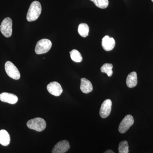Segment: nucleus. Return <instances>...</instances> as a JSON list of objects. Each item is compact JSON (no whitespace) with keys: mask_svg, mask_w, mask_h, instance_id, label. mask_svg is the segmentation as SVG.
Listing matches in <instances>:
<instances>
[{"mask_svg":"<svg viewBox=\"0 0 153 153\" xmlns=\"http://www.w3.org/2000/svg\"><path fill=\"white\" fill-rule=\"evenodd\" d=\"M115 45V41L112 38H110L109 36H104L102 40V46L106 51H110L114 49Z\"/></svg>","mask_w":153,"mask_h":153,"instance_id":"10","label":"nucleus"},{"mask_svg":"<svg viewBox=\"0 0 153 153\" xmlns=\"http://www.w3.org/2000/svg\"><path fill=\"white\" fill-rule=\"evenodd\" d=\"M49 93L55 96H59L63 92V89L60 83L54 81L49 83L47 86Z\"/></svg>","mask_w":153,"mask_h":153,"instance_id":"9","label":"nucleus"},{"mask_svg":"<svg viewBox=\"0 0 153 153\" xmlns=\"http://www.w3.org/2000/svg\"><path fill=\"white\" fill-rule=\"evenodd\" d=\"M118 150L119 153H128L129 146L127 141H123L120 143Z\"/></svg>","mask_w":153,"mask_h":153,"instance_id":"19","label":"nucleus"},{"mask_svg":"<svg viewBox=\"0 0 153 153\" xmlns=\"http://www.w3.org/2000/svg\"><path fill=\"white\" fill-rule=\"evenodd\" d=\"M134 123V118L131 115H127L121 122L119 126V131L124 134L127 131Z\"/></svg>","mask_w":153,"mask_h":153,"instance_id":"6","label":"nucleus"},{"mask_svg":"<svg viewBox=\"0 0 153 153\" xmlns=\"http://www.w3.org/2000/svg\"><path fill=\"white\" fill-rule=\"evenodd\" d=\"M5 69L7 74L11 78L16 80L20 79L21 74L19 69L10 61L6 62L5 64Z\"/></svg>","mask_w":153,"mask_h":153,"instance_id":"5","label":"nucleus"},{"mask_svg":"<svg viewBox=\"0 0 153 153\" xmlns=\"http://www.w3.org/2000/svg\"><path fill=\"white\" fill-rule=\"evenodd\" d=\"M80 88L83 93L88 94L93 90V86L89 80L86 78H82L81 79Z\"/></svg>","mask_w":153,"mask_h":153,"instance_id":"12","label":"nucleus"},{"mask_svg":"<svg viewBox=\"0 0 153 153\" xmlns=\"http://www.w3.org/2000/svg\"><path fill=\"white\" fill-rule=\"evenodd\" d=\"M112 107V102L110 99L105 100L101 105L100 115L102 118L107 117L110 114Z\"/></svg>","mask_w":153,"mask_h":153,"instance_id":"7","label":"nucleus"},{"mask_svg":"<svg viewBox=\"0 0 153 153\" xmlns=\"http://www.w3.org/2000/svg\"><path fill=\"white\" fill-rule=\"evenodd\" d=\"M137 84V73L133 71L128 75L126 79V85L128 87L132 88L135 87Z\"/></svg>","mask_w":153,"mask_h":153,"instance_id":"13","label":"nucleus"},{"mask_svg":"<svg viewBox=\"0 0 153 153\" xmlns=\"http://www.w3.org/2000/svg\"><path fill=\"white\" fill-rule=\"evenodd\" d=\"M92 1L97 7L100 9H105L108 7V0H90Z\"/></svg>","mask_w":153,"mask_h":153,"instance_id":"18","label":"nucleus"},{"mask_svg":"<svg viewBox=\"0 0 153 153\" xmlns=\"http://www.w3.org/2000/svg\"><path fill=\"white\" fill-rule=\"evenodd\" d=\"M70 149L69 142L66 140L60 141L54 146L52 153H65Z\"/></svg>","mask_w":153,"mask_h":153,"instance_id":"8","label":"nucleus"},{"mask_svg":"<svg viewBox=\"0 0 153 153\" xmlns=\"http://www.w3.org/2000/svg\"><path fill=\"white\" fill-rule=\"evenodd\" d=\"M10 142V137L5 130H0V144L3 146H8Z\"/></svg>","mask_w":153,"mask_h":153,"instance_id":"14","label":"nucleus"},{"mask_svg":"<svg viewBox=\"0 0 153 153\" xmlns=\"http://www.w3.org/2000/svg\"><path fill=\"white\" fill-rule=\"evenodd\" d=\"M89 28L88 25L85 23L79 24L78 27V32L79 35L83 38L88 36Z\"/></svg>","mask_w":153,"mask_h":153,"instance_id":"15","label":"nucleus"},{"mask_svg":"<svg viewBox=\"0 0 153 153\" xmlns=\"http://www.w3.org/2000/svg\"><path fill=\"white\" fill-rule=\"evenodd\" d=\"M0 100L3 102L11 104H16L18 101V97L13 94L4 92L0 94Z\"/></svg>","mask_w":153,"mask_h":153,"instance_id":"11","label":"nucleus"},{"mask_svg":"<svg viewBox=\"0 0 153 153\" xmlns=\"http://www.w3.org/2000/svg\"><path fill=\"white\" fill-rule=\"evenodd\" d=\"M113 65L111 63H105L102 66L100 70L102 73H105L108 76H111L113 74Z\"/></svg>","mask_w":153,"mask_h":153,"instance_id":"17","label":"nucleus"},{"mask_svg":"<svg viewBox=\"0 0 153 153\" xmlns=\"http://www.w3.org/2000/svg\"><path fill=\"white\" fill-rule=\"evenodd\" d=\"M104 153H115L113 151L111 150H108L105 151Z\"/></svg>","mask_w":153,"mask_h":153,"instance_id":"20","label":"nucleus"},{"mask_svg":"<svg viewBox=\"0 0 153 153\" xmlns=\"http://www.w3.org/2000/svg\"><path fill=\"white\" fill-rule=\"evenodd\" d=\"M71 60L76 63H80L82 60V57L80 52L76 49H73L69 52Z\"/></svg>","mask_w":153,"mask_h":153,"instance_id":"16","label":"nucleus"},{"mask_svg":"<svg viewBox=\"0 0 153 153\" xmlns=\"http://www.w3.org/2000/svg\"><path fill=\"white\" fill-rule=\"evenodd\" d=\"M42 7L41 4L38 1H34L30 5L27 16V20L29 22L35 21L41 15Z\"/></svg>","mask_w":153,"mask_h":153,"instance_id":"1","label":"nucleus"},{"mask_svg":"<svg viewBox=\"0 0 153 153\" xmlns=\"http://www.w3.org/2000/svg\"><path fill=\"white\" fill-rule=\"evenodd\" d=\"M52 46V42L47 39H43L36 44L35 52L38 55L44 54L49 52Z\"/></svg>","mask_w":153,"mask_h":153,"instance_id":"3","label":"nucleus"},{"mask_svg":"<svg viewBox=\"0 0 153 153\" xmlns=\"http://www.w3.org/2000/svg\"><path fill=\"white\" fill-rule=\"evenodd\" d=\"M1 25L0 30L3 36L7 38L11 37L13 32V22L12 19L9 17L5 18L2 22Z\"/></svg>","mask_w":153,"mask_h":153,"instance_id":"4","label":"nucleus"},{"mask_svg":"<svg viewBox=\"0 0 153 153\" xmlns=\"http://www.w3.org/2000/svg\"><path fill=\"white\" fill-rule=\"evenodd\" d=\"M27 125L29 128L38 132L44 131L47 126V123L45 120L39 117L30 120L27 122Z\"/></svg>","mask_w":153,"mask_h":153,"instance_id":"2","label":"nucleus"},{"mask_svg":"<svg viewBox=\"0 0 153 153\" xmlns=\"http://www.w3.org/2000/svg\"><path fill=\"white\" fill-rule=\"evenodd\" d=\"M152 1L153 2V0H152Z\"/></svg>","mask_w":153,"mask_h":153,"instance_id":"22","label":"nucleus"},{"mask_svg":"<svg viewBox=\"0 0 153 153\" xmlns=\"http://www.w3.org/2000/svg\"><path fill=\"white\" fill-rule=\"evenodd\" d=\"M1 25H0V28H1Z\"/></svg>","mask_w":153,"mask_h":153,"instance_id":"21","label":"nucleus"}]
</instances>
